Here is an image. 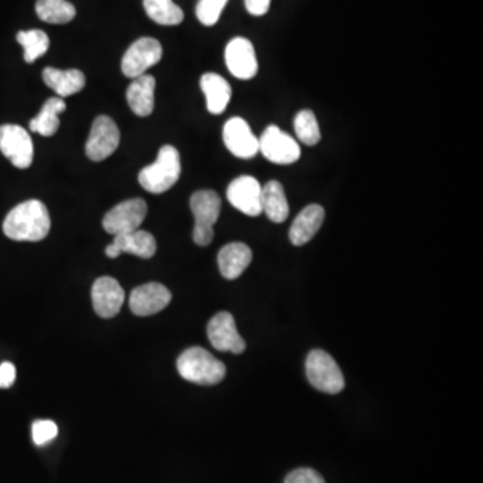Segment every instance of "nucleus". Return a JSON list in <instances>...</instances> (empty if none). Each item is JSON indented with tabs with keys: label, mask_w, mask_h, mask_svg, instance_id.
<instances>
[{
	"label": "nucleus",
	"mask_w": 483,
	"mask_h": 483,
	"mask_svg": "<svg viewBox=\"0 0 483 483\" xmlns=\"http://www.w3.org/2000/svg\"><path fill=\"white\" fill-rule=\"evenodd\" d=\"M51 221L49 210L41 200L20 203L7 214L4 232L7 238L18 242H39L51 232Z\"/></svg>",
	"instance_id": "nucleus-1"
},
{
	"label": "nucleus",
	"mask_w": 483,
	"mask_h": 483,
	"mask_svg": "<svg viewBox=\"0 0 483 483\" xmlns=\"http://www.w3.org/2000/svg\"><path fill=\"white\" fill-rule=\"evenodd\" d=\"M177 370L184 380L200 386L221 383L226 376L223 362L200 347H192L180 354Z\"/></svg>",
	"instance_id": "nucleus-2"
},
{
	"label": "nucleus",
	"mask_w": 483,
	"mask_h": 483,
	"mask_svg": "<svg viewBox=\"0 0 483 483\" xmlns=\"http://www.w3.org/2000/svg\"><path fill=\"white\" fill-rule=\"evenodd\" d=\"M182 174L180 153L172 145H164L159 151L155 163L141 169L138 183L151 193H164L171 190Z\"/></svg>",
	"instance_id": "nucleus-3"
},
{
	"label": "nucleus",
	"mask_w": 483,
	"mask_h": 483,
	"mask_svg": "<svg viewBox=\"0 0 483 483\" xmlns=\"http://www.w3.org/2000/svg\"><path fill=\"white\" fill-rule=\"evenodd\" d=\"M190 206L195 218L193 242L198 246H208L214 239V224L221 215V198L213 190L197 191L191 197Z\"/></svg>",
	"instance_id": "nucleus-4"
},
{
	"label": "nucleus",
	"mask_w": 483,
	"mask_h": 483,
	"mask_svg": "<svg viewBox=\"0 0 483 483\" xmlns=\"http://www.w3.org/2000/svg\"><path fill=\"white\" fill-rule=\"evenodd\" d=\"M307 376L310 384L321 393L336 395L346 386L343 370L331 354L321 349H315L308 354Z\"/></svg>",
	"instance_id": "nucleus-5"
},
{
	"label": "nucleus",
	"mask_w": 483,
	"mask_h": 483,
	"mask_svg": "<svg viewBox=\"0 0 483 483\" xmlns=\"http://www.w3.org/2000/svg\"><path fill=\"white\" fill-rule=\"evenodd\" d=\"M163 57L160 42L150 36L137 39L125 51L121 61V70L125 77L135 78L145 74L148 69L155 66Z\"/></svg>",
	"instance_id": "nucleus-6"
},
{
	"label": "nucleus",
	"mask_w": 483,
	"mask_h": 483,
	"mask_svg": "<svg viewBox=\"0 0 483 483\" xmlns=\"http://www.w3.org/2000/svg\"><path fill=\"white\" fill-rule=\"evenodd\" d=\"M260 152L269 161L279 166H289L301 158V147L296 138L282 132L277 125L266 128L260 137Z\"/></svg>",
	"instance_id": "nucleus-7"
},
{
	"label": "nucleus",
	"mask_w": 483,
	"mask_h": 483,
	"mask_svg": "<svg viewBox=\"0 0 483 483\" xmlns=\"http://www.w3.org/2000/svg\"><path fill=\"white\" fill-rule=\"evenodd\" d=\"M120 129L116 122L108 116H98L91 125L90 135L86 141V156L91 161H104L113 155L119 148Z\"/></svg>",
	"instance_id": "nucleus-8"
},
{
	"label": "nucleus",
	"mask_w": 483,
	"mask_h": 483,
	"mask_svg": "<svg viewBox=\"0 0 483 483\" xmlns=\"http://www.w3.org/2000/svg\"><path fill=\"white\" fill-rule=\"evenodd\" d=\"M0 152L12 166L27 169L33 164L34 145L30 135L19 125L6 124L0 127Z\"/></svg>",
	"instance_id": "nucleus-9"
},
{
	"label": "nucleus",
	"mask_w": 483,
	"mask_h": 483,
	"mask_svg": "<svg viewBox=\"0 0 483 483\" xmlns=\"http://www.w3.org/2000/svg\"><path fill=\"white\" fill-rule=\"evenodd\" d=\"M147 213L148 206L145 200L140 198L124 200L106 213L103 219V226L111 235L135 231L140 229Z\"/></svg>",
	"instance_id": "nucleus-10"
},
{
	"label": "nucleus",
	"mask_w": 483,
	"mask_h": 483,
	"mask_svg": "<svg viewBox=\"0 0 483 483\" xmlns=\"http://www.w3.org/2000/svg\"><path fill=\"white\" fill-rule=\"evenodd\" d=\"M227 199L232 207L247 216L262 214V185L255 177L244 175L230 183Z\"/></svg>",
	"instance_id": "nucleus-11"
},
{
	"label": "nucleus",
	"mask_w": 483,
	"mask_h": 483,
	"mask_svg": "<svg viewBox=\"0 0 483 483\" xmlns=\"http://www.w3.org/2000/svg\"><path fill=\"white\" fill-rule=\"evenodd\" d=\"M207 336L216 351L239 354L246 349V343L238 331L231 313L219 312L214 316L208 323Z\"/></svg>",
	"instance_id": "nucleus-12"
},
{
	"label": "nucleus",
	"mask_w": 483,
	"mask_h": 483,
	"mask_svg": "<svg viewBox=\"0 0 483 483\" xmlns=\"http://www.w3.org/2000/svg\"><path fill=\"white\" fill-rule=\"evenodd\" d=\"M223 141L227 150L238 159H253L260 152V138L250 129L246 120L232 117L224 124Z\"/></svg>",
	"instance_id": "nucleus-13"
},
{
	"label": "nucleus",
	"mask_w": 483,
	"mask_h": 483,
	"mask_svg": "<svg viewBox=\"0 0 483 483\" xmlns=\"http://www.w3.org/2000/svg\"><path fill=\"white\" fill-rule=\"evenodd\" d=\"M227 69L239 80H252L258 73V59L254 46L249 39H231L224 51Z\"/></svg>",
	"instance_id": "nucleus-14"
},
{
	"label": "nucleus",
	"mask_w": 483,
	"mask_h": 483,
	"mask_svg": "<svg viewBox=\"0 0 483 483\" xmlns=\"http://www.w3.org/2000/svg\"><path fill=\"white\" fill-rule=\"evenodd\" d=\"M171 300V292L164 284L150 282L133 290L130 293L129 308L133 315L148 317L166 309Z\"/></svg>",
	"instance_id": "nucleus-15"
},
{
	"label": "nucleus",
	"mask_w": 483,
	"mask_h": 483,
	"mask_svg": "<svg viewBox=\"0 0 483 483\" xmlns=\"http://www.w3.org/2000/svg\"><path fill=\"white\" fill-rule=\"evenodd\" d=\"M91 301L97 315L103 318H112L121 310L125 292L117 279L101 277L96 279L91 287Z\"/></svg>",
	"instance_id": "nucleus-16"
},
{
	"label": "nucleus",
	"mask_w": 483,
	"mask_h": 483,
	"mask_svg": "<svg viewBox=\"0 0 483 483\" xmlns=\"http://www.w3.org/2000/svg\"><path fill=\"white\" fill-rule=\"evenodd\" d=\"M325 219V210L320 205H309L294 219L290 227L289 239L294 246H304L313 239Z\"/></svg>",
	"instance_id": "nucleus-17"
},
{
	"label": "nucleus",
	"mask_w": 483,
	"mask_h": 483,
	"mask_svg": "<svg viewBox=\"0 0 483 483\" xmlns=\"http://www.w3.org/2000/svg\"><path fill=\"white\" fill-rule=\"evenodd\" d=\"M156 78L143 74L135 78L127 90V100L133 113L138 117H148L155 109Z\"/></svg>",
	"instance_id": "nucleus-18"
},
{
	"label": "nucleus",
	"mask_w": 483,
	"mask_h": 483,
	"mask_svg": "<svg viewBox=\"0 0 483 483\" xmlns=\"http://www.w3.org/2000/svg\"><path fill=\"white\" fill-rule=\"evenodd\" d=\"M252 261V249L240 242L226 245L218 254L219 270L226 279L239 278L249 268Z\"/></svg>",
	"instance_id": "nucleus-19"
},
{
	"label": "nucleus",
	"mask_w": 483,
	"mask_h": 483,
	"mask_svg": "<svg viewBox=\"0 0 483 483\" xmlns=\"http://www.w3.org/2000/svg\"><path fill=\"white\" fill-rule=\"evenodd\" d=\"M200 88L205 93L208 112L215 116L223 113L231 100L230 83L216 73H206L200 78Z\"/></svg>",
	"instance_id": "nucleus-20"
},
{
	"label": "nucleus",
	"mask_w": 483,
	"mask_h": 483,
	"mask_svg": "<svg viewBox=\"0 0 483 483\" xmlns=\"http://www.w3.org/2000/svg\"><path fill=\"white\" fill-rule=\"evenodd\" d=\"M113 245L119 250L120 254L128 253V254H133L136 257L144 258V260L152 258L158 250L155 237L151 232L140 229L114 235Z\"/></svg>",
	"instance_id": "nucleus-21"
},
{
	"label": "nucleus",
	"mask_w": 483,
	"mask_h": 483,
	"mask_svg": "<svg viewBox=\"0 0 483 483\" xmlns=\"http://www.w3.org/2000/svg\"><path fill=\"white\" fill-rule=\"evenodd\" d=\"M43 82L53 89L61 98L80 93L86 85L85 74L81 70H61L56 67H46L42 73Z\"/></svg>",
	"instance_id": "nucleus-22"
},
{
	"label": "nucleus",
	"mask_w": 483,
	"mask_h": 483,
	"mask_svg": "<svg viewBox=\"0 0 483 483\" xmlns=\"http://www.w3.org/2000/svg\"><path fill=\"white\" fill-rule=\"evenodd\" d=\"M66 111V103L61 97H51L42 106L38 116L30 121V130L43 137H51L58 132L59 114Z\"/></svg>",
	"instance_id": "nucleus-23"
},
{
	"label": "nucleus",
	"mask_w": 483,
	"mask_h": 483,
	"mask_svg": "<svg viewBox=\"0 0 483 483\" xmlns=\"http://www.w3.org/2000/svg\"><path fill=\"white\" fill-rule=\"evenodd\" d=\"M289 203L281 183L270 180L262 188V213L274 223H284L289 218Z\"/></svg>",
	"instance_id": "nucleus-24"
},
{
	"label": "nucleus",
	"mask_w": 483,
	"mask_h": 483,
	"mask_svg": "<svg viewBox=\"0 0 483 483\" xmlns=\"http://www.w3.org/2000/svg\"><path fill=\"white\" fill-rule=\"evenodd\" d=\"M36 14L39 19L51 25H65L74 19L75 7L67 0H38Z\"/></svg>",
	"instance_id": "nucleus-25"
},
{
	"label": "nucleus",
	"mask_w": 483,
	"mask_h": 483,
	"mask_svg": "<svg viewBox=\"0 0 483 483\" xmlns=\"http://www.w3.org/2000/svg\"><path fill=\"white\" fill-rule=\"evenodd\" d=\"M144 9L158 25L176 26L184 19L183 10L174 0H144Z\"/></svg>",
	"instance_id": "nucleus-26"
},
{
	"label": "nucleus",
	"mask_w": 483,
	"mask_h": 483,
	"mask_svg": "<svg viewBox=\"0 0 483 483\" xmlns=\"http://www.w3.org/2000/svg\"><path fill=\"white\" fill-rule=\"evenodd\" d=\"M17 41L25 51L23 58L27 64H33L44 56L51 46V39L42 30L20 31L18 33Z\"/></svg>",
	"instance_id": "nucleus-27"
},
{
	"label": "nucleus",
	"mask_w": 483,
	"mask_h": 483,
	"mask_svg": "<svg viewBox=\"0 0 483 483\" xmlns=\"http://www.w3.org/2000/svg\"><path fill=\"white\" fill-rule=\"evenodd\" d=\"M294 130H296L299 140L305 145L313 147L316 144L320 143V125H318L317 117L309 109H304L297 113L296 119H294Z\"/></svg>",
	"instance_id": "nucleus-28"
},
{
	"label": "nucleus",
	"mask_w": 483,
	"mask_h": 483,
	"mask_svg": "<svg viewBox=\"0 0 483 483\" xmlns=\"http://www.w3.org/2000/svg\"><path fill=\"white\" fill-rule=\"evenodd\" d=\"M229 0H199L197 17L205 26H214L218 22Z\"/></svg>",
	"instance_id": "nucleus-29"
},
{
	"label": "nucleus",
	"mask_w": 483,
	"mask_h": 483,
	"mask_svg": "<svg viewBox=\"0 0 483 483\" xmlns=\"http://www.w3.org/2000/svg\"><path fill=\"white\" fill-rule=\"evenodd\" d=\"M58 437V425L53 420H36L33 425V440L36 446H44Z\"/></svg>",
	"instance_id": "nucleus-30"
},
{
	"label": "nucleus",
	"mask_w": 483,
	"mask_h": 483,
	"mask_svg": "<svg viewBox=\"0 0 483 483\" xmlns=\"http://www.w3.org/2000/svg\"><path fill=\"white\" fill-rule=\"evenodd\" d=\"M284 483H325V480L316 470L302 467L290 472Z\"/></svg>",
	"instance_id": "nucleus-31"
},
{
	"label": "nucleus",
	"mask_w": 483,
	"mask_h": 483,
	"mask_svg": "<svg viewBox=\"0 0 483 483\" xmlns=\"http://www.w3.org/2000/svg\"><path fill=\"white\" fill-rule=\"evenodd\" d=\"M17 378V370L12 362L0 364V388H10Z\"/></svg>",
	"instance_id": "nucleus-32"
},
{
	"label": "nucleus",
	"mask_w": 483,
	"mask_h": 483,
	"mask_svg": "<svg viewBox=\"0 0 483 483\" xmlns=\"http://www.w3.org/2000/svg\"><path fill=\"white\" fill-rule=\"evenodd\" d=\"M270 4L271 0H245L247 12L254 17H262V15L268 14Z\"/></svg>",
	"instance_id": "nucleus-33"
},
{
	"label": "nucleus",
	"mask_w": 483,
	"mask_h": 483,
	"mask_svg": "<svg viewBox=\"0 0 483 483\" xmlns=\"http://www.w3.org/2000/svg\"><path fill=\"white\" fill-rule=\"evenodd\" d=\"M105 254H106V257L112 258V260H114V258L119 257L120 252L119 250L116 249V247H114L113 244H111L109 245V246H106Z\"/></svg>",
	"instance_id": "nucleus-34"
}]
</instances>
